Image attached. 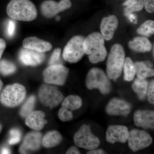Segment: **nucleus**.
Segmentation results:
<instances>
[{"label":"nucleus","mask_w":154,"mask_h":154,"mask_svg":"<svg viewBox=\"0 0 154 154\" xmlns=\"http://www.w3.org/2000/svg\"><path fill=\"white\" fill-rule=\"evenodd\" d=\"M19 58L23 64L28 66H36L44 61L45 55L44 53L23 48L19 51Z\"/></svg>","instance_id":"obj_15"},{"label":"nucleus","mask_w":154,"mask_h":154,"mask_svg":"<svg viewBox=\"0 0 154 154\" xmlns=\"http://www.w3.org/2000/svg\"><path fill=\"white\" fill-rule=\"evenodd\" d=\"M62 140V136L60 133L57 131H51L42 138V144L46 148H51L59 145Z\"/></svg>","instance_id":"obj_22"},{"label":"nucleus","mask_w":154,"mask_h":154,"mask_svg":"<svg viewBox=\"0 0 154 154\" xmlns=\"http://www.w3.org/2000/svg\"><path fill=\"white\" fill-rule=\"evenodd\" d=\"M45 113L43 111L41 110L33 111L26 117L25 124L34 131L41 130L48 122L45 119Z\"/></svg>","instance_id":"obj_18"},{"label":"nucleus","mask_w":154,"mask_h":154,"mask_svg":"<svg viewBox=\"0 0 154 154\" xmlns=\"http://www.w3.org/2000/svg\"><path fill=\"white\" fill-rule=\"evenodd\" d=\"M125 60V52L121 45L116 44L112 48L107 58V74L110 80L116 81L122 73Z\"/></svg>","instance_id":"obj_3"},{"label":"nucleus","mask_w":154,"mask_h":154,"mask_svg":"<svg viewBox=\"0 0 154 154\" xmlns=\"http://www.w3.org/2000/svg\"><path fill=\"white\" fill-rule=\"evenodd\" d=\"M128 46L131 49L136 52L144 53L150 51L152 44L150 41L146 37L138 36L130 42Z\"/></svg>","instance_id":"obj_21"},{"label":"nucleus","mask_w":154,"mask_h":154,"mask_svg":"<svg viewBox=\"0 0 154 154\" xmlns=\"http://www.w3.org/2000/svg\"><path fill=\"white\" fill-rule=\"evenodd\" d=\"M11 153V152L10 149L7 147H3L1 150V153L2 154H10Z\"/></svg>","instance_id":"obj_39"},{"label":"nucleus","mask_w":154,"mask_h":154,"mask_svg":"<svg viewBox=\"0 0 154 154\" xmlns=\"http://www.w3.org/2000/svg\"><path fill=\"white\" fill-rule=\"evenodd\" d=\"M22 45L25 48L42 53L49 51L52 48V45L49 42L36 37H29L25 38L22 42Z\"/></svg>","instance_id":"obj_19"},{"label":"nucleus","mask_w":154,"mask_h":154,"mask_svg":"<svg viewBox=\"0 0 154 154\" xmlns=\"http://www.w3.org/2000/svg\"><path fill=\"white\" fill-rule=\"evenodd\" d=\"M83 47L85 54L88 56L89 60L92 63L103 61L107 57L104 38L98 32L91 33L85 38Z\"/></svg>","instance_id":"obj_2"},{"label":"nucleus","mask_w":154,"mask_h":154,"mask_svg":"<svg viewBox=\"0 0 154 154\" xmlns=\"http://www.w3.org/2000/svg\"><path fill=\"white\" fill-rule=\"evenodd\" d=\"M1 130H2V126H1V124H0V132H1Z\"/></svg>","instance_id":"obj_42"},{"label":"nucleus","mask_w":154,"mask_h":154,"mask_svg":"<svg viewBox=\"0 0 154 154\" xmlns=\"http://www.w3.org/2000/svg\"><path fill=\"white\" fill-rule=\"evenodd\" d=\"M149 85V82L146 79L139 78L136 79L133 83V91L137 95L140 100L143 101L146 98Z\"/></svg>","instance_id":"obj_24"},{"label":"nucleus","mask_w":154,"mask_h":154,"mask_svg":"<svg viewBox=\"0 0 154 154\" xmlns=\"http://www.w3.org/2000/svg\"><path fill=\"white\" fill-rule=\"evenodd\" d=\"M118 19L115 15H111L102 19L101 24L102 36L105 40L109 41L112 39L118 28Z\"/></svg>","instance_id":"obj_17"},{"label":"nucleus","mask_w":154,"mask_h":154,"mask_svg":"<svg viewBox=\"0 0 154 154\" xmlns=\"http://www.w3.org/2000/svg\"><path fill=\"white\" fill-rule=\"evenodd\" d=\"M132 109V105L129 102L122 99L114 98L107 104L105 111L109 115L127 117Z\"/></svg>","instance_id":"obj_11"},{"label":"nucleus","mask_w":154,"mask_h":154,"mask_svg":"<svg viewBox=\"0 0 154 154\" xmlns=\"http://www.w3.org/2000/svg\"><path fill=\"white\" fill-rule=\"evenodd\" d=\"M38 96L43 105L50 108L57 107L64 99L63 95L57 88L48 85H42L40 87Z\"/></svg>","instance_id":"obj_9"},{"label":"nucleus","mask_w":154,"mask_h":154,"mask_svg":"<svg viewBox=\"0 0 154 154\" xmlns=\"http://www.w3.org/2000/svg\"><path fill=\"white\" fill-rule=\"evenodd\" d=\"M36 102V97L33 95L30 96L22 105L19 111L20 115L23 118H26L33 112Z\"/></svg>","instance_id":"obj_27"},{"label":"nucleus","mask_w":154,"mask_h":154,"mask_svg":"<svg viewBox=\"0 0 154 154\" xmlns=\"http://www.w3.org/2000/svg\"><path fill=\"white\" fill-rule=\"evenodd\" d=\"M72 3L70 0H61L57 3L53 0H46L41 4L42 14L45 17L51 18L57 14L70 8Z\"/></svg>","instance_id":"obj_12"},{"label":"nucleus","mask_w":154,"mask_h":154,"mask_svg":"<svg viewBox=\"0 0 154 154\" xmlns=\"http://www.w3.org/2000/svg\"><path fill=\"white\" fill-rule=\"evenodd\" d=\"M81 153L79 149L77 148V147L74 146L71 147L68 149L66 152L67 154H79Z\"/></svg>","instance_id":"obj_37"},{"label":"nucleus","mask_w":154,"mask_h":154,"mask_svg":"<svg viewBox=\"0 0 154 154\" xmlns=\"http://www.w3.org/2000/svg\"><path fill=\"white\" fill-rule=\"evenodd\" d=\"M3 86V83L2 81L0 80V92H1V91H2V88Z\"/></svg>","instance_id":"obj_40"},{"label":"nucleus","mask_w":154,"mask_h":154,"mask_svg":"<svg viewBox=\"0 0 154 154\" xmlns=\"http://www.w3.org/2000/svg\"><path fill=\"white\" fill-rule=\"evenodd\" d=\"M125 6L124 14L131 22L135 19L132 13L141 11L144 5L142 0H127L123 4Z\"/></svg>","instance_id":"obj_23"},{"label":"nucleus","mask_w":154,"mask_h":154,"mask_svg":"<svg viewBox=\"0 0 154 154\" xmlns=\"http://www.w3.org/2000/svg\"><path fill=\"white\" fill-rule=\"evenodd\" d=\"M134 121L136 126L144 129H153L154 127V110H139L134 114Z\"/></svg>","instance_id":"obj_16"},{"label":"nucleus","mask_w":154,"mask_h":154,"mask_svg":"<svg viewBox=\"0 0 154 154\" xmlns=\"http://www.w3.org/2000/svg\"><path fill=\"white\" fill-rule=\"evenodd\" d=\"M26 96L25 87L19 84H14L6 86L1 94L0 101L6 107H14L22 104Z\"/></svg>","instance_id":"obj_5"},{"label":"nucleus","mask_w":154,"mask_h":154,"mask_svg":"<svg viewBox=\"0 0 154 154\" xmlns=\"http://www.w3.org/2000/svg\"><path fill=\"white\" fill-rule=\"evenodd\" d=\"M7 13L11 19L24 22L33 21L37 17L36 7L30 0H11Z\"/></svg>","instance_id":"obj_1"},{"label":"nucleus","mask_w":154,"mask_h":154,"mask_svg":"<svg viewBox=\"0 0 154 154\" xmlns=\"http://www.w3.org/2000/svg\"><path fill=\"white\" fill-rule=\"evenodd\" d=\"M82 105V100L81 97L76 95H69L63 99L62 107L73 111L79 109Z\"/></svg>","instance_id":"obj_25"},{"label":"nucleus","mask_w":154,"mask_h":154,"mask_svg":"<svg viewBox=\"0 0 154 154\" xmlns=\"http://www.w3.org/2000/svg\"><path fill=\"white\" fill-rule=\"evenodd\" d=\"M16 29L15 22L13 20H9L7 28V33L8 36L12 37L14 36Z\"/></svg>","instance_id":"obj_35"},{"label":"nucleus","mask_w":154,"mask_h":154,"mask_svg":"<svg viewBox=\"0 0 154 154\" xmlns=\"http://www.w3.org/2000/svg\"><path fill=\"white\" fill-rule=\"evenodd\" d=\"M124 79L126 82H131L134 79L136 74L134 63L129 57H126L125 60L124 66Z\"/></svg>","instance_id":"obj_26"},{"label":"nucleus","mask_w":154,"mask_h":154,"mask_svg":"<svg viewBox=\"0 0 154 154\" xmlns=\"http://www.w3.org/2000/svg\"><path fill=\"white\" fill-rule=\"evenodd\" d=\"M152 138L144 130L134 129L129 131L127 141L129 148L134 152L143 149L150 146Z\"/></svg>","instance_id":"obj_10"},{"label":"nucleus","mask_w":154,"mask_h":154,"mask_svg":"<svg viewBox=\"0 0 154 154\" xmlns=\"http://www.w3.org/2000/svg\"><path fill=\"white\" fill-rule=\"evenodd\" d=\"M86 85L89 90L98 89L103 95L109 94L112 90L110 79L103 70L98 68L91 69L88 72Z\"/></svg>","instance_id":"obj_4"},{"label":"nucleus","mask_w":154,"mask_h":154,"mask_svg":"<svg viewBox=\"0 0 154 154\" xmlns=\"http://www.w3.org/2000/svg\"><path fill=\"white\" fill-rule=\"evenodd\" d=\"M85 38L76 36L68 42L63 51V59L70 63H76L81 60L85 55L83 44Z\"/></svg>","instance_id":"obj_7"},{"label":"nucleus","mask_w":154,"mask_h":154,"mask_svg":"<svg viewBox=\"0 0 154 154\" xmlns=\"http://www.w3.org/2000/svg\"><path fill=\"white\" fill-rule=\"evenodd\" d=\"M16 66L10 61L3 60L0 61V73L3 75L13 74L17 71Z\"/></svg>","instance_id":"obj_28"},{"label":"nucleus","mask_w":154,"mask_h":154,"mask_svg":"<svg viewBox=\"0 0 154 154\" xmlns=\"http://www.w3.org/2000/svg\"><path fill=\"white\" fill-rule=\"evenodd\" d=\"M129 134L128 128L124 125H110L106 131V140L112 144L117 142L125 143L127 141Z\"/></svg>","instance_id":"obj_14"},{"label":"nucleus","mask_w":154,"mask_h":154,"mask_svg":"<svg viewBox=\"0 0 154 154\" xmlns=\"http://www.w3.org/2000/svg\"><path fill=\"white\" fill-rule=\"evenodd\" d=\"M10 137L8 143L11 145L16 144L20 141L22 137V132L18 128H12L10 131Z\"/></svg>","instance_id":"obj_30"},{"label":"nucleus","mask_w":154,"mask_h":154,"mask_svg":"<svg viewBox=\"0 0 154 154\" xmlns=\"http://www.w3.org/2000/svg\"><path fill=\"white\" fill-rule=\"evenodd\" d=\"M58 117L61 121L68 122L72 119L73 115L71 110L62 107L59 110Z\"/></svg>","instance_id":"obj_31"},{"label":"nucleus","mask_w":154,"mask_h":154,"mask_svg":"<svg viewBox=\"0 0 154 154\" xmlns=\"http://www.w3.org/2000/svg\"><path fill=\"white\" fill-rule=\"evenodd\" d=\"M148 101L150 104L154 105V81L152 80L149 84L147 94Z\"/></svg>","instance_id":"obj_33"},{"label":"nucleus","mask_w":154,"mask_h":154,"mask_svg":"<svg viewBox=\"0 0 154 154\" xmlns=\"http://www.w3.org/2000/svg\"><path fill=\"white\" fill-rule=\"evenodd\" d=\"M88 154H106L103 149H94L91 150L87 153Z\"/></svg>","instance_id":"obj_38"},{"label":"nucleus","mask_w":154,"mask_h":154,"mask_svg":"<svg viewBox=\"0 0 154 154\" xmlns=\"http://www.w3.org/2000/svg\"><path fill=\"white\" fill-rule=\"evenodd\" d=\"M137 32L140 35L149 36L154 33V22L152 20H148L144 22L138 28Z\"/></svg>","instance_id":"obj_29"},{"label":"nucleus","mask_w":154,"mask_h":154,"mask_svg":"<svg viewBox=\"0 0 154 154\" xmlns=\"http://www.w3.org/2000/svg\"><path fill=\"white\" fill-rule=\"evenodd\" d=\"M69 69L61 64L49 66L42 72L45 82L50 85L63 86L66 82Z\"/></svg>","instance_id":"obj_8"},{"label":"nucleus","mask_w":154,"mask_h":154,"mask_svg":"<svg viewBox=\"0 0 154 154\" xmlns=\"http://www.w3.org/2000/svg\"><path fill=\"white\" fill-rule=\"evenodd\" d=\"M6 47L5 41L2 38H0V60L4 51Z\"/></svg>","instance_id":"obj_36"},{"label":"nucleus","mask_w":154,"mask_h":154,"mask_svg":"<svg viewBox=\"0 0 154 154\" xmlns=\"http://www.w3.org/2000/svg\"><path fill=\"white\" fill-rule=\"evenodd\" d=\"M73 140L77 147L89 150L97 149L100 144V140L93 133L91 127L86 124L76 132Z\"/></svg>","instance_id":"obj_6"},{"label":"nucleus","mask_w":154,"mask_h":154,"mask_svg":"<svg viewBox=\"0 0 154 154\" xmlns=\"http://www.w3.org/2000/svg\"><path fill=\"white\" fill-rule=\"evenodd\" d=\"M134 65L137 78L146 79L154 76V65L152 62L149 60L136 62Z\"/></svg>","instance_id":"obj_20"},{"label":"nucleus","mask_w":154,"mask_h":154,"mask_svg":"<svg viewBox=\"0 0 154 154\" xmlns=\"http://www.w3.org/2000/svg\"><path fill=\"white\" fill-rule=\"evenodd\" d=\"M142 2L147 12L149 13H154V0H142Z\"/></svg>","instance_id":"obj_34"},{"label":"nucleus","mask_w":154,"mask_h":154,"mask_svg":"<svg viewBox=\"0 0 154 154\" xmlns=\"http://www.w3.org/2000/svg\"><path fill=\"white\" fill-rule=\"evenodd\" d=\"M61 52V50L59 48H56L54 51L48 62L49 66L59 64L58 63L59 62L60 59Z\"/></svg>","instance_id":"obj_32"},{"label":"nucleus","mask_w":154,"mask_h":154,"mask_svg":"<svg viewBox=\"0 0 154 154\" xmlns=\"http://www.w3.org/2000/svg\"><path fill=\"white\" fill-rule=\"evenodd\" d=\"M60 19V17H57L56 18V20H58H58H59Z\"/></svg>","instance_id":"obj_41"},{"label":"nucleus","mask_w":154,"mask_h":154,"mask_svg":"<svg viewBox=\"0 0 154 154\" xmlns=\"http://www.w3.org/2000/svg\"><path fill=\"white\" fill-rule=\"evenodd\" d=\"M42 140L41 133L36 131L28 133L19 148V152L20 153L28 154L38 150L41 147Z\"/></svg>","instance_id":"obj_13"}]
</instances>
